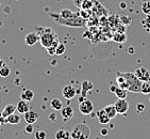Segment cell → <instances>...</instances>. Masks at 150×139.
Listing matches in <instances>:
<instances>
[{
    "mask_svg": "<svg viewBox=\"0 0 150 139\" xmlns=\"http://www.w3.org/2000/svg\"><path fill=\"white\" fill-rule=\"evenodd\" d=\"M50 17L54 20V23L59 24L61 26H66V27H75V28H82L86 25V19L82 18L81 16L74 18H63L59 13H48Z\"/></svg>",
    "mask_w": 150,
    "mask_h": 139,
    "instance_id": "obj_1",
    "label": "cell"
},
{
    "mask_svg": "<svg viewBox=\"0 0 150 139\" xmlns=\"http://www.w3.org/2000/svg\"><path fill=\"white\" fill-rule=\"evenodd\" d=\"M38 30V33L40 35V42L42 44V46L47 48L49 47L50 45H52V43L54 42L55 40H58V35L55 33L52 28L50 27H46V28H36Z\"/></svg>",
    "mask_w": 150,
    "mask_h": 139,
    "instance_id": "obj_2",
    "label": "cell"
},
{
    "mask_svg": "<svg viewBox=\"0 0 150 139\" xmlns=\"http://www.w3.org/2000/svg\"><path fill=\"white\" fill-rule=\"evenodd\" d=\"M117 74H120L126 78L128 82V91L133 93H141V87L143 81L139 80L136 75L133 72H116Z\"/></svg>",
    "mask_w": 150,
    "mask_h": 139,
    "instance_id": "obj_3",
    "label": "cell"
},
{
    "mask_svg": "<svg viewBox=\"0 0 150 139\" xmlns=\"http://www.w3.org/2000/svg\"><path fill=\"white\" fill-rule=\"evenodd\" d=\"M72 139H88L91 136V128L84 123L76 124L70 132Z\"/></svg>",
    "mask_w": 150,
    "mask_h": 139,
    "instance_id": "obj_4",
    "label": "cell"
},
{
    "mask_svg": "<svg viewBox=\"0 0 150 139\" xmlns=\"http://www.w3.org/2000/svg\"><path fill=\"white\" fill-rule=\"evenodd\" d=\"M94 110V104L90 100H84V101L80 102L79 103V111H80L82 115H85V116H88L93 112Z\"/></svg>",
    "mask_w": 150,
    "mask_h": 139,
    "instance_id": "obj_5",
    "label": "cell"
},
{
    "mask_svg": "<svg viewBox=\"0 0 150 139\" xmlns=\"http://www.w3.org/2000/svg\"><path fill=\"white\" fill-rule=\"evenodd\" d=\"M114 105H115V108L118 115H125L129 110V103L126 99H117Z\"/></svg>",
    "mask_w": 150,
    "mask_h": 139,
    "instance_id": "obj_6",
    "label": "cell"
},
{
    "mask_svg": "<svg viewBox=\"0 0 150 139\" xmlns=\"http://www.w3.org/2000/svg\"><path fill=\"white\" fill-rule=\"evenodd\" d=\"M134 74L136 75V77L142 81H150V72L148 71L145 67H137L135 70Z\"/></svg>",
    "mask_w": 150,
    "mask_h": 139,
    "instance_id": "obj_7",
    "label": "cell"
},
{
    "mask_svg": "<svg viewBox=\"0 0 150 139\" xmlns=\"http://www.w3.org/2000/svg\"><path fill=\"white\" fill-rule=\"evenodd\" d=\"M62 94H63V96L65 99L72 100L76 96V94H77V90H76V88L74 87V86H71V85H67V86H65V87L63 88V90H62Z\"/></svg>",
    "mask_w": 150,
    "mask_h": 139,
    "instance_id": "obj_8",
    "label": "cell"
},
{
    "mask_svg": "<svg viewBox=\"0 0 150 139\" xmlns=\"http://www.w3.org/2000/svg\"><path fill=\"white\" fill-rule=\"evenodd\" d=\"M40 41V35L38 32H29L25 38V42L28 46H33Z\"/></svg>",
    "mask_w": 150,
    "mask_h": 139,
    "instance_id": "obj_9",
    "label": "cell"
},
{
    "mask_svg": "<svg viewBox=\"0 0 150 139\" xmlns=\"http://www.w3.org/2000/svg\"><path fill=\"white\" fill-rule=\"evenodd\" d=\"M16 110L18 111L19 115H25L27 111L30 110V102L25 101V100H20L16 105Z\"/></svg>",
    "mask_w": 150,
    "mask_h": 139,
    "instance_id": "obj_10",
    "label": "cell"
},
{
    "mask_svg": "<svg viewBox=\"0 0 150 139\" xmlns=\"http://www.w3.org/2000/svg\"><path fill=\"white\" fill-rule=\"evenodd\" d=\"M38 113L36 111H33V110H29L25 113V121L29 124H34L35 122L38 120Z\"/></svg>",
    "mask_w": 150,
    "mask_h": 139,
    "instance_id": "obj_11",
    "label": "cell"
},
{
    "mask_svg": "<svg viewBox=\"0 0 150 139\" xmlns=\"http://www.w3.org/2000/svg\"><path fill=\"white\" fill-rule=\"evenodd\" d=\"M96 117H97V119H98L99 123H101V124H109L111 121L110 117L108 116L107 112L104 111V109H100L97 111V113H96Z\"/></svg>",
    "mask_w": 150,
    "mask_h": 139,
    "instance_id": "obj_12",
    "label": "cell"
},
{
    "mask_svg": "<svg viewBox=\"0 0 150 139\" xmlns=\"http://www.w3.org/2000/svg\"><path fill=\"white\" fill-rule=\"evenodd\" d=\"M92 11H93V13H94V14L99 15L100 17H101V16H105V15H108L107 10L102 6V4H101V3H98L96 0H95V3H94V6L92 8Z\"/></svg>",
    "mask_w": 150,
    "mask_h": 139,
    "instance_id": "obj_13",
    "label": "cell"
},
{
    "mask_svg": "<svg viewBox=\"0 0 150 139\" xmlns=\"http://www.w3.org/2000/svg\"><path fill=\"white\" fill-rule=\"evenodd\" d=\"M74 115H75L74 109L70 106H65V107H63L61 109V116H62V118L65 121H68V120L71 119L72 117H74Z\"/></svg>",
    "mask_w": 150,
    "mask_h": 139,
    "instance_id": "obj_14",
    "label": "cell"
},
{
    "mask_svg": "<svg viewBox=\"0 0 150 139\" xmlns=\"http://www.w3.org/2000/svg\"><path fill=\"white\" fill-rule=\"evenodd\" d=\"M94 88V84L90 80H83L81 84V89H82V96L86 97V94Z\"/></svg>",
    "mask_w": 150,
    "mask_h": 139,
    "instance_id": "obj_15",
    "label": "cell"
},
{
    "mask_svg": "<svg viewBox=\"0 0 150 139\" xmlns=\"http://www.w3.org/2000/svg\"><path fill=\"white\" fill-rule=\"evenodd\" d=\"M103 109H104V111L107 112L108 116L110 117L111 120L114 119V118H116V117H117V115H118V112H117V110H116L115 105H114V104L107 105V106H105Z\"/></svg>",
    "mask_w": 150,
    "mask_h": 139,
    "instance_id": "obj_16",
    "label": "cell"
},
{
    "mask_svg": "<svg viewBox=\"0 0 150 139\" xmlns=\"http://www.w3.org/2000/svg\"><path fill=\"white\" fill-rule=\"evenodd\" d=\"M59 14H60L63 18H74V17H78V16H80L79 12H72L71 10H69V9L61 10V12L59 13Z\"/></svg>",
    "mask_w": 150,
    "mask_h": 139,
    "instance_id": "obj_17",
    "label": "cell"
},
{
    "mask_svg": "<svg viewBox=\"0 0 150 139\" xmlns=\"http://www.w3.org/2000/svg\"><path fill=\"white\" fill-rule=\"evenodd\" d=\"M112 40L116 43H125L127 41V35L125 32L121 31H116L114 34L112 35Z\"/></svg>",
    "mask_w": 150,
    "mask_h": 139,
    "instance_id": "obj_18",
    "label": "cell"
},
{
    "mask_svg": "<svg viewBox=\"0 0 150 139\" xmlns=\"http://www.w3.org/2000/svg\"><path fill=\"white\" fill-rule=\"evenodd\" d=\"M15 111H16V106L13 104H8L6 107L3 108L2 112H1V116H2L3 118H6V117H9L10 115L14 113Z\"/></svg>",
    "mask_w": 150,
    "mask_h": 139,
    "instance_id": "obj_19",
    "label": "cell"
},
{
    "mask_svg": "<svg viewBox=\"0 0 150 139\" xmlns=\"http://www.w3.org/2000/svg\"><path fill=\"white\" fill-rule=\"evenodd\" d=\"M20 97L21 100H25V101L31 102L32 100L34 99V92L30 89H25L20 94Z\"/></svg>",
    "mask_w": 150,
    "mask_h": 139,
    "instance_id": "obj_20",
    "label": "cell"
},
{
    "mask_svg": "<svg viewBox=\"0 0 150 139\" xmlns=\"http://www.w3.org/2000/svg\"><path fill=\"white\" fill-rule=\"evenodd\" d=\"M71 135L68 130H63V128H61L59 130L57 133H55V139H70Z\"/></svg>",
    "mask_w": 150,
    "mask_h": 139,
    "instance_id": "obj_21",
    "label": "cell"
},
{
    "mask_svg": "<svg viewBox=\"0 0 150 139\" xmlns=\"http://www.w3.org/2000/svg\"><path fill=\"white\" fill-rule=\"evenodd\" d=\"M116 85H117L118 87L122 88V89L128 90L127 80H126V78H125L122 75H120V74H117V77H116Z\"/></svg>",
    "mask_w": 150,
    "mask_h": 139,
    "instance_id": "obj_22",
    "label": "cell"
},
{
    "mask_svg": "<svg viewBox=\"0 0 150 139\" xmlns=\"http://www.w3.org/2000/svg\"><path fill=\"white\" fill-rule=\"evenodd\" d=\"M6 122H8L10 124H18L20 122V116L15 112L12 113V115H10L9 117L6 118Z\"/></svg>",
    "mask_w": 150,
    "mask_h": 139,
    "instance_id": "obj_23",
    "label": "cell"
},
{
    "mask_svg": "<svg viewBox=\"0 0 150 139\" xmlns=\"http://www.w3.org/2000/svg\"><path fill=\"white\" fill-rule=\"evenodd\" d=\"M114 94L117 96V99H127V95H128V90L126 89H122L120 87H116L115 91H114Z\"/></svg>",
    "mask_w": 150,
    "mask_h": 139,
    "instance_id": "obj_24",
    "label": "cell"
},
{
    "mask_svg": "<svg viewBox=\"0 0 150 139\" xmlns=\"http://www.w3.org/2000/svg\"><path fill=\"white\" fill-rule=\"evenodd\" d=\"M50 107L53 110L58 111V110H61L63 108V103H62V101L60 99H53L50 102Z\"/></svg>",
    "mask_w": 150,
    "mask_h": 139,
    "instance_id": "obj_25",
    "label": "cell"
},
{
    "mask_svg": "<svg viewBox=\"0 0 150 139\" xmlns=\"http://www.w3.org/2000/svg\"><path fill=\"white\" fill-rule=\"evenodd\" d=\"M119 21H120L121 25H124V26H130L131 24H132V18H131L130 15H122L119 17Z\"/></svg>",
    "mask_w": 150,
    "mask_h": 139,
    "instance_id": "obj_26",
    "label": "cell"
},
{
    "mask_svg": "<svg viewBox=\"0 0 150 139\" xmlns=\"http://www.w3.org/2000/svg\"><path fill=\"white\" fill-rule=\"evenodd\" d=\"M141 93L150 94V81H143L141 87Z\"/></svg>",
    "mask_w": 150,
    "mask_h": 139,
    "instance_id": "obj_27",
    "label": "cell"
},
{
    "mask_svg": "<svg viewBox=\"0 0 150 139\" xmlns=\"http://www.w3.org/2000/svg\"><path fill=\"white\" fill-rule=\"evenodd\" d=\"M59 43H60V42H59L58 40H55L54 42L52 43V45H50L49 47H47V48H46L47 52H48L50 56H54L55 55V49H57V46L59 45Z\"/></svg>",
    "mask_w": 150,
    "mask_h": 139,
    "instance_id": "obj_28",
    "label": "cell"
},
{
    "mask_svg": "<svg viewBox=\"0 0 150 139\" xmlns=\"http://www.w3.org/2000/svg\"><path fill=\"white\" fill-rule=\"evenodd\" d=\"M94 3H95V0H84L83 2L81 3L80 9L92 10V8L94 6Z\"/></svg>",
    "mask_w": 150,
    "mask_h": 139,
    "instance_id": "obj_29",
    "label": "cell"
},
{
    "mask_svg": "<svg viewBox=\"0 0 150 139\" xmlns=\"http://www.w3.org/2000/svg\"><path fill=\"white\" fill-rule=\"evenodd\" d=\"M79 14H80V16L82 18L87 20L91 17V15L93 14V12L91 11V10H87V9H81L80 11H79Z\"/></svg>",
    "mask_w": 150,
    "mask_h": 139,
    "instance_id": "obj_30",
    "label": "cell"
},
{
    "mask_svg": "<svg viewBox=\"0 0 150 139\" xmlns=\"http://www.w3.org/2000/svg\"><path fill=\"white\" fill-rule=\"evenodd\" d=\"M142 11L144 12V14L150 15V1H147V0H144V1H143Z\"/></svg>",
    "mask_w": 150,
    "mask_h": 139,
    "instance_id": "obj_31",
    "label": "cell"
},
{
    "mask_svg": "<svg viewBox=\"0 0 150 139\" xmlns=\"http://www.w3.org/2000/svg\"><path fill=\"white\" fill-rule=\"evenodd\" d=\"M65 52H66V46H65V44L59 43V45L57 46V49H55V55L62 56L63 54H65Z\"/></svg>",
    "mask_w": 150,
    "mask_h": 139,
    "instance_id": "obj_32",
    "label": "cell"
},
{
    "mask_svg": "<svg viewBox=\"0 0 150 139\" xmlns=\"http://www.w3.org/2000/svg\"><path fill=\"white\" fill-rule=\"evenodd\" d=\"M10 74H11V69L9 67H6V65L0 70V76L1 77H8Z\"/></svg>",
    "mask_w": 150,
    "mask_h": 139,
    "instance_id": "obj_33",
    "label": "cell"
},
{
    "mask_svg": "<svg viewBox=\"0 0 150 139\" xmlns=\"http://www.w3.org/2000/svg\"><path fill=\"white\" fill-rule=\"evenodd\" d=\"M142 25L144 27L146 31L150 32V15H147V18L144 20H142Z\"/></svg>",
    "mask_w": 150,
    "mask_h": 139,
    "instance_id": "obj_34",
    "label": "cell"
},
{
    "mask_svg": "<svg viewBox=\"0 0 150 139\" xmlns=\"http://www.w3.org/2000/svg\"><path fill=\"white\" fill-rule=\"evenodd\" d=\"M35 139H46L47 137V134L45 130H38L36 133H35Z\"/></svg>",
    "mask_w": 150,
    "mask_h": 139,
    "instance_id": "obj_35",
    "label": "cell"
},
{
    "mask_svg": "<svg viewBox=\"0 0 150 139\" xmlns=\"http://www.w3.org/2000/svg\"><path fill=\"white\" fill-rule=\"evenodd\" d=\"M25 132L27 134H32L34 132V128H33V124H29V123H27L26 128H25Z\"/></svg>",
    "mask_w": 150,
    "mask_h": 139,
    "instance_id": "obj_36",
    "label": "cell"
},
{
    "mask_svg": "<svg viewBox=\"0 0 150 139\" xmlns=\"http://www.w3.org/2000/svg\"><path fill=\"white\" fill-rule=\"evenodd\" d=\"M145 107H146V106H145L143 103H137V104H136V112H139V113L143 112L145 110Z\"/></svg>",
    "mask_w": 150,
    "mask_h": 139,
    "instance_id": "obj_37",
    "label": "cell"
},
{
    "mask_svg": "<svg viewBox=\"0 0 150 139\" xmlns=\"http://www.w3.org/2000/svg\"><path fill=\"white\" fill-rule=\"evenodd\" d=\"M84 0H72V2H74V4H75L76 6H78V8H80L81 6V3L83 2Z\"/></svg>",
    "mask_w": 150,
    "mask_h": 139,
    "instance_id": "obj_38",
    "label": "cell"
},
{
    "mask_svg": "<svg viewBox=\"0 0 150 139\" xmlns=\"http://www.w3.org/2000/svg\"><path fill=\"white\" fill-rule=\"evenodd\" d=\"M101 135H103V136H107L108 134H109V130H108V128H101Z\"/></svg>",
    "mask_w": 150,
    "mask_h": 139,
    "instance_id": "obj_39",
    "label": "cell"
},
{
    "mask_svg": "<svg viewBox=\"0 0 150 139\" xmlns=\"http://www.w3.org/2000/svg\"><path fill=\"white\" fill-rule=\"evenodd\" d=\"M49 119L51 120V121H55V120H57V116H55V113H50Z\"/></svg>",
    "mask_w": 150,
    "mask_h": 139,
    "instance_id": "obj_40",
    "label": "cell"
},
{
    "mask_svg": "<svg viewBox=\"0 0 150 139\" xmlns=\"http://www.w3.org/2000/svg\"><path fill=\"white\" fill-rule=\"evenodd\" d=\"M3 67H6V62H4V60H3V59L0 58V70L2 69Z\"/></svg>",
    "mask_w": 150,
    "mask_h": 139,
    "instance_id": "obj_41",
    "label": "cell"
},
{
    "mask_svg": "<svg viewBox=\"0 0 150 139\" xmlns=\"http://www.w3.org/2000/svg\"><path fill=\"white\" fill-rule=\"evenodd\" d=\"M128 52H129V54H134V52H135V49L131 46V47H129V48H128Z\"/></svg>",
    "mask_w": 150,
    "mask_h": 139,
    "instance_id": "obj_42",
    "label": "cell"
},
{
    "mask_svg": "<svg viewBox=\"0 0 150 139\" xmlns=\"http://www.w3.org/2000/svg\"><path fill=\"white\" fill-rule=\"evenodd\" d=\"M127 8V3L126 2H121L120 3V9H126Z\"/></svg>",
    "mask_w": 150,
    "mask_h": 139,
    "instance_id": "obj_43",
    "label": "cell"
},
{
    "mask_svg": "<svg viewBox=\"0 0 150 139\" xmlns=\"http://www.w3.org/2000/svg\"><path fill=\"white\" fill-rule=\"evenodd\" d=\"M116 87H117V86H116V85H115V86H114V85H112V86H111V87H110V90H111V92H113V93H114V91H115Z\"/></svg>",
    "mask_w": 150,
    "mask_h": 139,
    "instance_id": "obj_44",
    "label": "cell"
},
{
    "mask_svg": "<svg viewBox=\"0 0 150 139\" xmlns=\"http://www.w3.org/2000/svg\"><path fill=\"white\" fill-rule=\"evenodd\" d=\"M85 99H86L85 96H82V95H81V96H80V99H79V103H80V102H82V101H84Z\"/></svg>",
    "mask_w": 150,
    "mask_h": 139,
    "instance_id": "obj_45",
    "label": "cell"
},
{
    "mask_svg": "<svg viewBox=\"0 0 150 139\" xmlns=\"http://www.w3.org/2000/svg\"><path fill=\"white\" fill-rule=\"evenodd\" d=\"M143 1H144V0H143Z\"/></svg>",
    "mask_w": 150,
    "mask_h": 139,
    "instance_id": "obj_46",
    "label": "cell"
}]
</instances>
